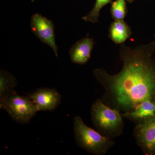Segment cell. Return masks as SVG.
<instances>
[{"label":"cell","mask_w":155,"mask_h":155,"mask_svg":"<svg viewBox=\"0 0 155 155\" xmlns=\"http://www.w3.org/2000/svg\"><path fill=\"white\" fill-rule=\"evenodd\" d=\"M155 42L134 48L122 44V67L114 75L95 68L93 75L105 90L101 100L121 114L133 110L146 100L155 98Z\"/></svg>","instance_id":"1"},{"label":"cell","mask_w":155,"mask_h":155,"mask_svg":"<svg viewBox=\"0 0 155 155\" xmlns=\"http://www.w3.org/2000/svg\"><path fill=\"white\" fill-rule=\"evenodd\" d=\"M91 120L97 131L111 140L120 136L124 130V122L122 114L98 99L91 108Z\"/></svg>","instance_id":"2"},{"label":"cell","mask_w":155,"mask_h":155,"mask_svg":"<svg viewBox=\"0 0 155 155\" xmlns=\"http://www.w3.org/2000/svg\"><path fill=\"white\" fill-rule=\"evenodd\" d=\"M73 127L76 143L90 153L105 154L116 144L113 140L107 138L85 125L80 116L74 118Z\"/></svg>","instance_id":"3"},{"label":"cell","mask_w":155,"mask_h":155,"mask_svg":"<svg viewBox=\"0 0 155 155\" xmlns=\"http://www.w3.org/2000/svg\"><path fill=\"white\" fill-rule=\"evenodd\" d=\"M0 108L14 121L25 124L30 122L39 110L30 97L21 96L14 90L0 99Z\"/></svg>","instance_id":"4"},{"label":"cell","mask_w":155,"mask_h":155,"mask_svg":"<svg viewBox=\"0 0 155 155\" xmlns=\"http://www.w3.org/2000/svg\"><path fill=\"white\" fill-rule=\"evenodd\" d=\"M133 134L137 144L144 155H155V116L135 124Z\"/></svg>","instance_id":"5"},{"label":"cell","mask_w":155,"mask_h":155,"mask_svg":"<svg viewBox=\"0 0 155 155\" xmlns=\"http://www.w3.org/2000/svg\"><path fill=\"white\" fill-rule=\"evenodd\" d=\"M30 25L35 35L42 42L49 46L58 57V47L56 44L54 25L53 21L36 13L31 17Z\"/></svg>","instance_id":"6"},{"label":"cell","mask_w":155,"mask_h":155,"mask_svg":"<svg viewBox=\"0 0 155 155\" xmlns=\"http://www.w3.org/2000/svg\"><path fill=\"white\" fill-rule=\"evenodd\" d=\"M39 111H53L61 104V95L54 88L38 89L28 96Z\"/></svg>","instance_id":"7"},{"label":"cell","mask_w":155,"mask_h":155,"mask_svg":"<svg viewBox=\"0 0 155 155\" xmlns=\"http://www.w3.org/2000/svg\"><path fill=\"white\" fill-rule=\"evenodd\" d=\"M95 44L88 37L79 40L72 46L69 54L71 61L75 64L84 65L89 61Z\"/></svg>","instance_id":"8"},{"label":"cell","mask_w":155,"mask_h":155,"mask_svg":"<svg viewBox=\"0 0 155 155\" xmlns=\"http://www.w3.org/2000/svg\"><path fill=\"white\" fill-rule=\"evenodd\" d=\"M126 118L134 124L144 122L155 116V98L143 101L133 110L122 114Z\"/></svg>","instance_id":"9"},{"label":"cell","mask_w":155,"mask_h":155,"mask_svg":"<svg viewBox=\"0 0 155 155\" xmlns=\"http://www.w3.org/2000/svg\"><path fill=\"white\" fill-rule=\"evenodd\" d=\"M130 26L123 20H114L110 25L109 37L116 44H122L131 36Z\"/></svg>","instance_id":"10"},{"label":"cell","mask_w":155,"mask_h":155,"mask_svg":"<svg viewBox=\"0 0 155 155\" xmlns=\"http://www.w3.org/2000/svg\"><path fill=\"white\" fill-rule=\"evenodd\" d=\"M17 84L14 75L8 71H0V99L4 97L13 91Z\"/></svg>","instance_id":"11"},{"label":"cell","mask_w":155,"mask_h":155,"mask_svg":"<svg viewBox=\"0 0 155 155\" xmlns=\"http://www.w3.org/2000/svg\"><path fill=\"white\" fill-rule=\"evenodd\" d=\"M126 0H115L111 3L110 14L114 20H123L127 14Z\"/></svg>","instance_id":"12"},{"label":"cell","mask_w":155,"mask_h":155,"mask_svg":"<svg viewBox=\"0 0 155 155\" xmlns=\"http://www.w3.org/2000/svg\"><path fill=\"white\" fill-rule=\"evenodd\" d=\"M112 2V0H96L93 9L81 19L85 22L92 23L98 22L101 10L106 5Z\"/></svg>","instance_id":"13"},{"label":"cell","mask_w":155,"mask_h":155,"mask_svg":"<svg viewBox=\"0 0 155 155\" xmlns=\"http://www.w3.org/2000/svg\"><path fill=\"white\" fill-rule=\"evenodd\" d=\"M126 1L128 2L129 3H131L134 2V1H135V0H126Z\"/></svg>","instance_id":"14"},{"label":"cell","mask_w":155,"mask_h":155,"mask_svg":"<svg viewBox=\"0 0 155 155\" xmlns=\"http://www.w3.org/2000/svg\"><path fill=\"white\" fill-rule=\"evenodd\" d=\"M36 1V0H31V2H35V1Z\"/></svg>","instance_id":"15"},{"label":"cell","mask_w":155,"mask_h":155,"mask_svg":"<svg viewBox=\"0 0 155 155\" xmlns=\"http://www.w3.org/2000/svg\"><path fill=\"white\" fill-rule=\"evenodd\" d=\"M154 36H155V35H154Z\"/></svg>","instance_id":"16"}]
</instances>
